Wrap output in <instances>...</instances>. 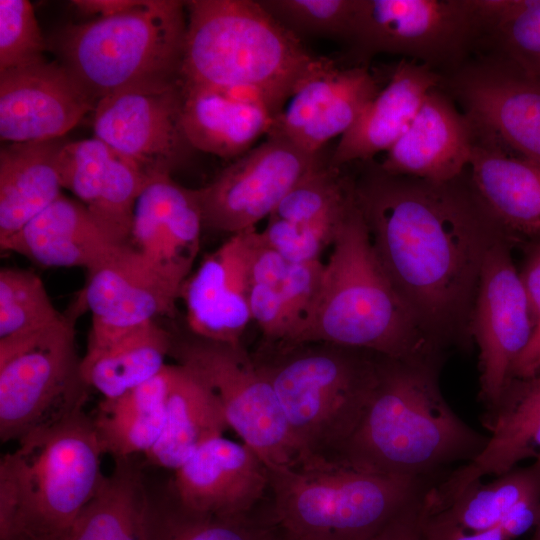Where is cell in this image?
I'll return each mask as SVG.
<instances>
[{"label": "cell", "instance_id": "obj_1", "mask_svg": "<svg viewBox=\"0 0 540 540\" xmlns=\"http://www.w3.org/2000/svg\"><path fill=\"white\" fill-rule=\"evenodd\" d=\"M355 198L384 272L441 347L470 316L485 256L507 235L469 171L433 182L370 164L355 182Z\"/></svg>", "mask_w": 540, "mask_h": 540}, {"label": "cell", "instance_id": "obj_2", "mask_svg": "<svg viewBox=\"0 0 540 540\" xmlns=\"http://www.w3.org/2000/svg\"><path fill=\"white\" fill-rule=\"evenodd\" d=\"M439 360L382 356L359 422L333 456L364 471L433 481L448 465L475 458L488 436L445 400Z\"/></svg>", "mask_w": 540, "mask_h": 540}, {"label": "cell", "instance_id": "obj_3", "mask_svg": "<svg viewBox=\"0 0 540 540\" xmlns=\"http://www.w3.org/2000/svg\"><path fill=\"white\" fill-rule=\"evenodd\" d=\"M182 83L284 103L330 59L310 53L258 0L185 1Z\"/></svg>", "mask_w": 540, "mask_h": 540}, {"label": "cell", "instance_id": "obj_4", "mask_svg": "<svg viewBox=\"0 0 540 540\" xmlns=\"http://www.w3.org/2000/svg\"><path fill=\"white\" fill-rule=\"evenodd\" d=\"M303 342L332 343L400 360L440 359V346L384 272L356 198L324 262L312 309L291 343Z\"/></svg>", "mask_w": 540, "mask_h": 540}, {"label": "cell", "instance_id": "obj_5", "mask_svg": "<svg viewBox=\"0 0 540 540\" xmlns=\"http://www.w3.org/2000/svg\"><path fill=\"white\" fill-rule=\"evenodd\" d=\"M17 442L0 461V540H59L106 477L93 419L80 409Z\"/></svg>", "mask_w": 540, "mask_h": 540}, {"label": "cell", "instance_id": "obj_6", "mask_svg": "<svg viewBox=\"0 0 540 540\" xmlns=\"http://www.w3.org/2000/svg\"><path fill=\"white\" fill-rule=\"evenodd\" d=\"M268 472V514L287 540H369L435 483L317 454H300Z\"/></svg>", "mask_w": 540, "mask_h": 540}, {"label": "cell", "instance_id": "obj_7", "mask_svg": "<svg viewBox=\"0 0 540 540\" xmlns=\"http://www.w3.org/2000/svg\"><path fill=\"white\" fill-rule=\"evenodd\" d=\"M185 7L138 0L119 14L60 28L47 46L96 107L120 91L182 82Z\"/></svg>", "mask_w": 540, "mask_h": 540}, {"label": "cell", "instance_id": "obj_8", "mask_svg": "<svg viewBox=\"0 0 540 540\" xmlns=\"http://www.w3.org/2000/svg\"><path fill=\"white\" fill-rule=\"evenodd\" d=\"M271 383L300 454L333 456L356 428L382 355L326 342L259 344L251 353Z\"/></svg>", "mask_w": 540, "mask_h": 540}, {"label": "cell", "instance_id": "obj_9", "mask_svg": "<svg viewBox=\"0 0 540 540\" xmlns=\"http://www.w3.org/2000/svg\"><path fill=\"white\" fill-rule=\"evenodd\" d=\"M84 309L80 293L57 323L0 339L2 442L83 409L89 386L81 374L75 322Z\"/></svg>", "mask_w": 540, "mask_h": 540}, {"label": "cell", "instance_id": "obj_10", "mask_svg": "<svg viewBox=\"0 0 540 540\" xmlns=\"http://www.w3.org/2000/svg\"><path fill=\"white\" fill-rule=\"evenodd\" d=\"M477 0H358L349 44L356 65L375 55H401L441 75L480 48Z\"/></svg>", "mask_w": 540, "mask_h": 540}, {"label": "cell", "instance_id": "obj_11", "mask_svg": "<svg viewBox=\"0 0 540 540\" xmlns=\"http://www.w3.org/2000/svg\"><path fill=\"white\" fill-rule=\"evenodd\" d=\"M218 396L229 427L253 449L268 470L299 455L275 391L242 343L229 344L173 334L170 354Z\"/></svg>", "mask_w": 540, "mask_h": 540}, {"label": "cell", "instance_id": "obj_12", "mask_svg": "<svg viewBox=\"0 0 540 540\" xmlns=\"http://www.w3.org/2000/svg\"><path fill=\"white\" fill-rule=\"evenodd\" d=\"M323 163L287 139L268 135L197 189L203 227L230 236L255 228L312 169Z\"/></svg>", "mask_w": 540, "mask_h": 540}, {"label": "cell", "instance_id": "obj_13", "mask_svg": "<svg viewBox=\"0 0 540 540\" xmlns=\"http://www.w3.org/2000/svg\"><path fill=\"white\" fill-rule=\"evenodd\" d=\"M498 239L487 252L470 314V332L479 348L480 398L493 404L512 378V370L533 328L534 316L510 252Z\"/></svg>", "mask_w": 540, "mask_h": 540}, {"label": "cell", "instance_id": "obj_14", "mask_svg": "<svg viewBox=\"0 0 540 540\" xmlns=\"http://www.w3.org/2000/svg\"><path fill=\"white\" fill-rule=\"evenodd\" d=\"M441 84L475 129L540 163V80L485 53L442 75Z\"/></svg>", "mask_w": 540, "mask_h": 540}, {"label": "cell", "instance_id": "obj_15", "mask_svg": "<svg viewBox=\"0 0 540 540\" xmlns=\"http://www.w3.org/2000/svg\"><path fill=\"white\" fill-rule=\"evenodd\" d=\"M182 107V82L117 92L96 104L94 137L149 177L171 175L193 150L183 130Z\"/></svg>", "mask_w": 540, "mask_h": 540}, {"label": "cell", "instance_id": "obj_16", "mask_svg": "<svg viewBox=\"0 0 540 540\" xmlns=\"http://www.w3.org/2000/svg\"><path fill=\"white\" fill-rule=\"evenodd\" d=\"M482 424L488 441L472 460L430 486L427 514L446 508L468 485L484 476L502 475L526 459L540 466V375L511 378L499 398L486 406Z\"/></svg>", "mask_w": 540, "mask_h": 540}, {"label": "cell", "instance_id": "obj_17", "mask_svg": "<svg viewBox=\"0 0 540 540\" xmlns=\"http://www.w3.org/2000/svg\"><path fill=\"white\" fill-rule=\"evenodd\" d=\"M202 228L197 189L178 184L170 174L148 178L135 203L130 245L179 299Z\"/></svg>", "mask_w": 540, "mask_h": 540}, {"label": "cell", "instance_id": "obj_18", "mask_svg": "<svg viewBox=\"0 0 540 540\" xmlns=\"http://www.w3.org/2000/svg\"><path fill=\"white\" fill-rule=\"evenodd\" d=\"M81 294L91 313L87 351L103 348L158 316L173 314L179 300L130 244L87 271Z\"/></svg>", "mask_w": 540, "mask_h": 540}, {"label": "cell", "instance_id": "obj_19", "mask_svg": "<svg viewBox=\"0 0 540 540\" xmlns=\"http://www.w3.org/2000/svg\"><path fill=\"white\" fill-rule=\"evenodd\" d=\"M95 105L58 61L0 71V137L22 143L59 139Z\"/></svg>", "mask_w": 540, "mask_h": 540}, {"label": "cell", "instance_id": "obj_20", "mask_svg": "<svg viewBox=\"0 0 540 540\" xmlns=\"http://www.w3.org/2000/svg\"><path fill=\"white\" fill-rule=\"evenodd\" d=\"M268 490V468L258 454L223 436L199 447L175 470L172 483V497L183 508L220 516L256 510Z\"/></svg>", "mask_w": 540, "mask_h": 540}, {"label": "cell", "instance_id": "obj_21", "mask_svg": "<svg viewBox=\"0 0 540 540\" xmlns=\"http://www.w3.org/2000/svg\"><path fill=\"white\" fill-rule=\"evenodd\" d=\"M354 202L355 182L321 163L283 198L260 235L291 262L321 260Z\"/></svg>", "mask_w": 540, "mask_h": 540}, {"label": "cell", "instance_id": "obj_22", "mask_svg": "<svg viewBox=\"0 0 540 540\" xmlns=\"http://www.w3.org/2000/svg\"><path fill=\"white\" fill-rule=\"evenodd\" d=\"M380 91L367 66L340 68L330 61L293 94L268 135L280 136L310 154L345 134Z\"/></svg>", "mask_w": 540, "mask_h": 540}, {"label": "cell", "instance_id": "obj_23", "mask_svg": "<svg viewBox=\"0 0 540 540\" xmlns=\"http://www.w3.org/2000/svg\"><path fill=\"white\" fill-rule=\"evenodd\" d=\"M250 229L229 236L207 254L182 286L188 331L229 344L242 343L252 320L249 304Z\"/></svg>", "mask_w": 540, "mask_h": 540}, {"label": "cell", "instance_id": "obj_24", "mask_svg": "<svg viewBox=\"0 0 540 540\" xmlns=\"http://www.w3.org/2000/svg\"><path fill=\"white\" fill-rule=\"evenodd\" d=\"M57 165L63 188L88 208L114 242L129 245L135 203L149 176L95 137L65 142Z\"/></svg>", "mask_w": 540, "mask_h": 540}, {"label": "cell", "instance_id": "obj_25", "mask_svg": "<svg viewBox=\"0 0 540 540\" xmlns=\"http://www.w3.org/2000/svg\"><path fill=\"white\" fill-rule=\"evenodd\" d=\"M474 141L471 120L438 86L428 92L408 129L378 166L392 175L450 181L469 168Z\"/></svg>", "mask_w": 540, "mask_h": 540}, {"label": "cell", "instance_id": "obj_26", "mask_svg": "<svg viewBox=\"0 0 540 540\" xmlns=\"http://www.w3.org/2000/svg\"><path fill=\"white\" fill-rule=\"evenodd\" d=\"M512 152L475 129L470 179L510 240L540 243V163Z\"/></svg>", "mask_w": 540, "mask_h": 540}, {"label": "cell", "instance_id": "obj_27", "mask_svg": "<svg viewBox=\"0 0 540 540\" xmlns=\"http://www.w3.org/2000/svg\"><path fill=\"white\" fill-rule=\"evenodd\" d=\"M88 208L61 194L20 231L0 242L1 251L21 255L43 267L90 270L121 247Z\"/></svg>", "mask_w": 540, "mask_h": 540}, {"label": "cell", "instance_id": "obj_28", "mask_svg": "<svg viewBox=\"0 0 540 540\" xmlns=\"http://www.w3.org/2000/svg\"><path fill=\"white\" fill-rule=\"evenodd\" d=\"M442 81L439 72L403 58L386 86L341 136L329 165L340 168L356 160L368 162L389 151L412 123L428 92Z\"/></svg>", "mask_w": 540, "mask_h": 540}, {"label": "cell", "instance_id": "obj_29", "mask_svg": "<svg viewBox=\"0 0 540 540\" xmlns=\"http://www.w3.org/2000/svg\"><path fill=\"white\" fill-rule=\"evenodd\" d=\"M183 86L182 126L193 149L229 159L267 135L276 114L264 102L233 92Z\"/></svg>", "mask_w": 540, "mask_h": 540}, {"label": "cell", "instance_id": "obj_30", "mask_svg": "<svg viewBox=\"0 0 540 540\" xmlns=\"http://www.w3.org/2000/svg\"><path fill=\"white\" fill-rule=\"evenodd\" d=\"M59 139L7 143L0 149V242L20 231L62 193Z\"/></svg>", "mask_w": 540, "mask_h": 540}, {"label": "cell", "instance_id": "obj_31", "mask_svg": "<svg viewBox=\"0 0 540 540\" xmlns=\"http://www.w3.org/2000/svg\"><path fill=\"white\" fill-rule=\"evenodd\" d=\"M228 428L215 392L189 369L175 363L161 435L144 455L154 466L176 470L199 447L223 436Z\"/></svg>", "mask_w": 540, "mask_h": 540}, {"label": "cell", "instance_id": "obj_32", "mask_svg": "<svg viewBox=\"0 0 540 540\" xmlns=\"http://www.w3.org/2000/svg\"><path fill=\"white\" fill-rule=\"evenodd\" d=\"M113 472L59 540H152L156 505L130 458Z\"/></svg>", "mask_w": 540, "mask_h": 540}, {"label": "cell", "instance_id": "obj_33", "mask_svg": "<svg viewBox=\"0 0 540 540\" xmlns=\"http://www.w3.org/2000/svg\"><path fill=\"white\" fill-rule=\"evenodd\" d=\"M172 340L173 333L156 320L144 323L103 348L86 351L82 377L104 399H116L163 370Z\"/></svg>", "mask_w": 540, "mask_h": 540}, {"label": "cell", "instance_id": "obj_34", "mask_svg": "<svg viewBox=\"0 0 540 540\" xmlns=\"http://www.w3.org/2000/svg\"><path fill=\"white\" fill-rule=\"evenodd\" d=\"M540 499V466L515 467L488 483L475 481L442 511L429 515L468 531L498 527L519 505Z\"/></svg>", "mask_w": 540, "mask_h": 540}, {"label": "cell", "instance_id": "obj_35", "mask_svg": "<svg viewBox=\"0 0 540 540\" xmlns=\"http://www.w3.org/2000/svg\"><path fill=\"white\" fill-rule=\"evenodd\" d=\"M480 48L540 80V0H477Z\"/></svg>", "mask_w": 540, "mask_h": 540}, {"label": "cell", "instance_id": "obj_36", "mask_svg": "<svg viewBox=\"0 0 540 540\" xmlns=\"http://www.w3.org/2000/svg\"><path fill=\"white\" fill-rule=\"evenodd\" d=\"M260 507L240 515L200 514L172 497L167 506L156 507L152 540H270L275 527L267 508Z\"/></svg>", "mask_w": 540, "mask_h": 540}, {"label": "cell", "instance_id": "obj_37", "mask_svg": "<svg viewBox=\"0 0 540 540\" xmlns=\"http://www.w3.org/2000/svg\"><path fill=\"white\" fill-rule=\"evenodd\" d=\"M41 278L13 267L0 270V339L33 332L60 321Z\"/></svg>", "mask_w": 540, "mask_h": 540}, {"label": "cell", "instance_id": "obj_38", "mask_svg": "<svg viewBox=\"0 0 540 540\" xmlns=\"http://www.w3.org/2000/svg\"><path fill=\"white\" fill-rule=\"evenodd\" d=\"M285 29L303 37L340 39L349 43L358 0H258Z\"/></svg>", "mask_w": 540, "mask_h": 540}, {"label": "cell", "instance_id": "obj_39", "mask_svg": "<svg viewBox=\"0 0 540 540\" xmlns=\"http://www.w3.org/2000/svg\"><path fill=\"white\" fill-rule=\"evenodd\" d=\"M167 403V402H166ZM165 410L122 412L98 407L93 423L103 450L115 459L146 453L158 441L165 422Z\"/></svg>", "mask_w": 540, "mask_h": 540}, {"label": "cell", "instance_id": "obj_40", "mask_svg": "<svg viewBox=\"0 0 540 540\" xmlns=\"http://www.w3.org/2000/svg\"><path fill=\"white\" fill-rule=\"evenodd\" d=\"M48 49L27 0H0V71L32 65Z\"/></svg>", "mask_w": 540, "mask_h": 540}, {"label": "cell", "instance_id": "obj_41", "mask_svg": "<svg viewBox=\"0 0 540 540\" xmlns=\"http://www.w3.org/2000/svg\"><path fill=\"white\" fill-rule=\"evenodd\" d=\"M421 540H510L498 526L485 531H468L455 524L433 516H427L422 523Z\"/></svg>", "mask_w": 540, "mask_h": 540}, {"label": "cell", "instance_id": "obj_42", "mask_svg": "<svg viewBox=\"0 0 540 540\" xmlns=\"http://www.w3.org/2000/svg\"><path fill=\"white\" fill-rule=\"evenodd\" d=\"M534 316V328L528 344L518 357L512 378H530L540 375V286L527 294Z\"/></svg>", "mask_w": 540, "mask_h": 540}, {"label": "cell", "instance_id": "obj_43", "mask_svg": "<svg viewBox=\"0 0 540 540\" xmlns=\"http://www.w3.org/2000/svg\"><path fill=\"white\" fill-rule=\"evenodd\" d=\"M425 494L369 540H421Z\"/></svg>", "mask_w": 540, "mask_h": 540}, {"label": "cell", "instance_id": "obj_44", "mask_svg": "<svg viewBox=\"0 0 540 540\" xmlns=\"http://www.w3.org/2000/svg\"><path fill=\"white\" fill-rule=\"evenodd\" d=\"M137 2L138 0H73L70 4L83 15L105 18L126 11Z\"/></svg>", "mask_w": 540, "mask_h": 540}, {"label": "cell", "instance_id": "obj_45", "mask_svg": "<svg viewBox=\"0 0 540 540\" xmlns=\"http://www.w3.org/2000/svg\"><path fill=\"white\" fill-rule=\"evenodd\" d=\"M528 540H540V514L536 522L531 537Z\"/></svg>", "mask_w": 540, "mask_h": 540}, {"label": "cell", "instance_id": "obj_46", "mask_svg": "<svg viewBox=\"0 0 540 540\" xmlns=\"http://www.w3.org/2000/svg\"><path fill=\"white\" fill-rule=\"evenodd\" d=\"M270 540H287L284 536H282L275 528V532L270 538Z\"/></svg>", "mask_w": 540, "mask_h": 540}]
</instances>
